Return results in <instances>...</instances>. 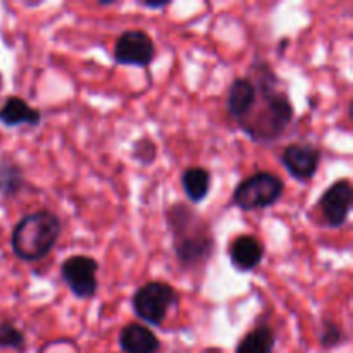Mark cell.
I'll list each match as a JSON object with an SVG mask.
<instances>
[{"mask_svg":"<svg viewBox=\"0 0 353 353\" xmlns=\"http://www.w3.org/2000/svg\"><path fill=\"white\" fill-rule=\"evenodd\" d=\"M24 186V174L19 164L12 159L0 157V195L3 199H12L21 193Z\"/></svg>","mask_w":353,"mask_h":353,"instance_id":"16","label":"cell"},{"mask_svg":"<svg viewBox=\"0 0 353 353\" xmlns=\"http://www.w3.org/2000/svg\"><path fill=\"white\" fill-rule=\"evenodd\" d=\"M140 6L145 7V9L162 10V9H165V7L171 6V2H140Z\"/></svg>","mask_w":353,"mask_h":353,"instance_id":"20","label":"cell"},{"mask_svg":"<svg viewBox=\"0 0 353 353\" xmlns=\"http://www.w3.org/2000/svg\"><path fill=\"white\" fill-rule=\"evenodd\" d=\"M119 348L124 353H159L161 340L145 324L130 323L121 330Z\"/></svg>","mask_w":353,"mask_h":353,"instance_id":"12","label":"cell"},{"mask_svg":"<svg viewBox=\"0 0 353 353\" xmlns=\"http://www.w3.org/2000/svg\"><path fill=\"white\" fill-rule=\"evenodd\" d=\"M131 157L141 165H150L157 161V145L152 138L141 137L131 147Z\"/></svg>","mask_w":353,"mask_h":353,"instance_id":"19","label":"cell"},{"mask_svg":"<svg viewBox=\"0 0 353 353\" xmlns=\"http://www.w3.org/2000/svg\"><path fill=\"white\" fill-rule=\"evenodd\" d=\"M285 195V181L269 171H257L240 181L231 203L243 212H255L276 205Z\"/></svg>","mask_w":353,"mask_h":353,"instance_id":"4","label":"cell"},{"mask_svg":"<svg viewBox=\"0 0 353 353\" xmlns=\"http://www.w3.org/2000/svg\"><path fill=\"white\" fill-rule=\"evenodd\" d=\"M2 86H3V79H2V74H0V92H2Z\"/></svg>","mask_w":353,"mask_h":353,"instance_id":"21","label":"cell"},{"mask_svg":"<svg viewBox=\"0 0 353 353\" xmlns=\"http://www.w3.org/2000/svg\"><path fill=\"white\" fill-rule=\"evenodd\" d=\"M353 202V186L348 178H341L334 181L333 185L319 199V210L323 214V219L327 228L331 230H340L347 224L352 212Z\"/></svg>","mask_w":353,"mask_h":353,"instance_id":"8","label":"cell"},{"mask_svg":"<svg viewBox=\"0 0 353 353\" xmlns=\"http://www.w3.org/2000/svg\"><path fill=\"white\" fill-rule=\"evenodd\" d=\"M347 340L343 327L340 323H336L331 317H323L321 319V333H319V343L323 348H336L341 347Z\"/></svg>","mask_w":353,"mask_h":353,"instance_id":"17","label":"cell"},{"mask_svg":"<svg viewBox=\"0 0 353 353\" xmlns=\"http://www.w3.org/2000/svg\"><path fill=\"white\" fill-rule=\"evenodd\" d=\"M276 331L269 324L259 323L236 345V353H272Z\"/></svg>","mask_w":353,"mask_h":353,"instance_id":"15","label":"cell"},{"mask_svg":"<svg viewBox=\"0 0 353 353\" xmlns=\"http://www.w3.org/2000/svg\"><path fill=\"white\" fill-rule=\"evenodd\" d=\"M0 123L7 128H37L41 123V112L21 97L12 95L7 97L0 107Z\"/></svg>","mask_w":353,"mask_h":353,"instance_id":"13","label":"cell"},{"mask_svg":"<svg viewBox=\"0 0 353 353\" xmlns=\"http://www.w3.org/2000/svg\"><path fill=\"white\" fill-rule=\"evenodd\" d=\"M24 347H26V336H24L23 331L12 321L0 323V348L23 352Z\"/></svg>","mask_w":353,"mask_h":353,"instance_id":"18","label":"cell"},{"mask_svg":"<svg viewBox=\"0 0 353 353\" xmlns=\"http://www.w3.org/2000/svg\"><path fill=\"white\" fill-rule=\"evenodd\" d=\"M255 102H257V90L252 85L250 79L247 76L234 78L226 97L228 114L238 123L252 112Z\"/></svg>","mask_w":353,"mask_h":353,"instance_id":"11","label":"cell"},{"mask_svg":"<svg viewBox=\"0 0 353 353\" xmlns=\"http://www.w3.org/2000/svg\"><path fill=\"white\" fill-rule=\"evenodd\" d=\"M62 234V221L52 210L41 209L17 221L10 234V248L23 262H38L47 257Z\"/></svg>","mask_w":353,"mask_h":353,"instance_id":"3","label":"cell"},{"mask_svg":"<svg viewBox=\"0 0 353 353\" xmlns=\"http://www.w3.org/2000/svg\"><path fill=\"white\" fill-rule=\"evenodd\" d=\"M99 262L88 255H71L61 264V279L79 300H90L99 290Z\"/></svg>","mask_w":353,"mask_h":353,"instance_id":"6","label":"cell"},{"mask_svg":"<svg viewBox=\"0 0 353 353\" xmlns=\"http://www.w3.org/2000/svg\"><path fill=\"white\" fill-rule=\"evenodd\" d=\"M295 119V107L288 93L278 88L257 92V102L245 119L238 121L240 130L257 143H274Z\"/></svg>","mask_w":353,"mask_h":353,"instance_id":"2","label":"cell"},{"mask_svg":"<svg viewBox=\"0 0 353 353\" xmlns=\"http://www.w3.org/2000/svg\"><path fill=\"white\" fill-rule=\"evenodd\" d=\"M165 226L172 238V252L183 269H199L212 259L216 236L195 207L176 202L165 209Z\"/></svg>","mask_w":353,"mask_h":353,"instance_id":"1","label":"cell"},{"mask_svg":"<svg viewBox=\"0 0 353 353\" xmlns=\"http://www.w3.org/2000/svg\"><path fill=\"white\" fill-rule=\"evenodd\" d=\"M157 48L150 34L143 30H126L117 37L112 59L119 65L148 68L154 62Z\"/></svg>","mask_w":353,"mask_h":353,"instance_id":"7","label":"cell"},{"mask_svg":"<svg viewBox=\"0 0 353 353\" xmlns=\"http://www.w3.org/2000/svg\"><path fill=\"white\" fill-rule=\"evenodd\" d=\"M283 168L293 179L300 183H309L319 171L323 152L312 143H290L279 155Z\"/></svg>","mask_w":353,"mask_h":353,"instance_id":"9","label":"cell"},{"mask_svg":"<svg viewBox=\"0 0 353 353\" xmlns=\"http://www.w3.org/2000/svg\"><path fill=\"white\" fill-rule=\"evenodd\" d=\"M230 262L236 271L252 272L261 265L265 255L264 243L254 234H240L234 238L228 248Z\"/></svg>","mask_w":353,"mask_h":353,"instance_id":"10","label":"cell"},{"mask_svg":"<svg viewBox=\"0 0 353 353\" xmlns=\"http://www.w3.org/2000/svg\"><path fill=\"white\" fill-rule=\"evenodd\" d=\"M181 188L192 203H202L212 188V174L202 165L186 168L181 174Z\"/></svg>","mask_w":353,"mask_h":353,"instance_id":"14","label":"cell"},{"mask_svg":"<svg viewBox=\"0 0 353 353\" xmlns=\"http://www.w3.org/2000/svg\"><path fill=\"white\" fill-rule=\"evenodd\" d=\"M179 305V293L165 281H148L141 285L131 296L134 316L150 326H162Z\"/></svg>","mask_w":353,"mask_h":353,"instance_id":"5","label":"cell"}]
</instances>
